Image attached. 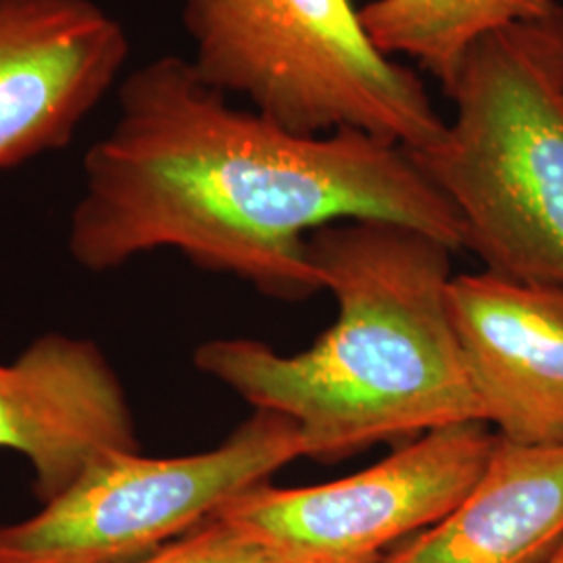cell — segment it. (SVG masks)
I'll return each mask as SVG.
<instances>
[{"label": "cell", "instance_id": "11", "mask_svg": "<svg viewBox=\"0 0 563 563\" xmlns=\"http://www.w3.org/2000/svg\"><path fill=\"white\" fill-rule=\"evenodd\" d=\"M558 0H369L365 32L390 59L416 63L446 90L474 44L522 21L541 20Z\"/></svg>", "mask_w": 563, "mask_h": 563}, {"label": "cell", "instance_id": "8", "mask_svg": "<svg viewBox=\"0 0 563 563\" xmlns=\"http://www.w3.org/2000/svg\"><path fill=\"white\" fill-rule=\"evenodd\" d=\"M136 420L115 367L90 339L46 332L0 363V451L32 467V493L59 497L102 455L139 451Z\"/></svg>", "mask_w": 563, "mask_h": 563}, {"label": "cell", "instance_id": "2", "mask_svg": "<svg viewBox=\"0 0 563 563\" xmlns=\"http://www.w3.org/2000/svg\"><path fill=\"white\" fill-rule=\"evenodd\" d=\"M453 253L402 223L320 228L309 257L339 305L336 322L295 355L216 339L195 351V365L253 409L297 423L305 457L322 462L484 422L449 309Z\"/></svg>", "mask_w": 563, "mask_h": 563}, {"label": "cell", "instance_id": "3", "mask_svg": "<svg viewBox=\"0 0 563 563\" xmlns=\"http://www.w3.org/2000/svg\"><path fill=\"white\" fill-rule=\"evenodd\" d=\"M441 141L411 153L486 272L563 288V4L472 46Z\"/></svg>", "mask_w": 563, "mask_h": 563}, {"label": "cell", "instance_id": "13", "mask_svg": "<svg viewBox=\"0 0 563 563\" xmlns=\"http://www.w3.org/2000/svg\"><path fill=\"white\" fill-rule=\"evenodd\" d=\"M547 563H563V543L558 547V551L551 555V560Z\"/></svg>", "mask_w": 563, "mask_h": 563}, {"label": "cell", "instance_id": "7", "mask_svg": "<svg viewBox=\"0 0 563 563\" xmlns=\"http://www.w3.org/2000/svg\"><path fill=\"white\" fill-rule=\"evenodd\" d=\"M128 53L95 0H0V174L67 146Z\"/></svg>", "mask_w": 563, "mask_h": 563}, {"label": "cell", "instance_id": "9", "mask_svg": "<svg viewBox=\"0 0 563 563\" xmlns=\"http://www.w3.org/2000/svg\"><path fill=\"white\" fill-rule=\"evenodd\" d=\"M449 309L483 420L507 443L563 444V288L460 274Z\"/></svg>", "mask_w": 563, "mask_h": 563}, {"label": "cell", "instance_id": "6", "mask_svg": "<svg viewBox=\"0 0 563 563\" xmlns=\"http://www.w3.org/2000/svg\"><path fill=\"white\" fill-rule=\"evenodd\" d=\"M497 434L451 423L334 483L260 484L216 514L280 563H380L390 544L441 522L478 483Z\"/></svg>", "mask_w": 563, "mask_h": 563}, {"label": "cell", "instance_id": "12", "mask_svg": "<svg viewBox=\"0 0 563 563\" xmlns=\"http://www.w3.org/2000/svg\"><path fill=\"white\" fill-rule=\"evenodd\" d=\"M125 563H280L232 523L213 516L180 539Z\"/></svg>", "mask_w": 563, "mask_h": 563}, {"label": "cell", "instance_id": "5", "mask_svg": "<svg viewBox=\"0 0 563 563\" xmlns=\"http://www.w3.org/2000/svg\"><path fill=\"white\" fill-rule=\"evenodd\" d=\"M305 457L299 426L272 411L220 446L181 457L113 451L32 516L0 523V563H125L213 518L223 505Z\"/></svg>", "mask_w": 563, "mask_h": 563}, {"label": "cell", "instance_id": "4", "mask_svg": "<svg viewBox=\"0 0 563 563\" xmlns=\"http://www.w3.org/2000/svg\"><path fill=\"white\" fill-rule=\"evenodd\" d=\"M353 0H184L202 81L299 134L362 130L411 153L446 120L420 74L386 57Z\"/></svg>", "mask_w": 563, "mask_h": 563}, {"label": "cell", "instance_id": "10", "mask_svg": "<svg viewBox=\"0 0 563 563\" xmlns=\"http://www.w3.org/2000/svg\"><path fill=\"white\" fill-rule=\"evenodd\" d=\"M562 543L563 444L497 437L462 504L380 563H547Z\"/></svg>", "mask_w": 563, "mask_h": 563}, {"label": "cell", "instance_id": "1", "mask_svg": "<svg viewBox=\"0 0 563 563\" xmlns=\"http://www.w3.org/2000/svg\"><path fill=\"white\" fill-rule=\"evenodd\" d=\"M357 220L463 249L457 211L401 144L349 128L292 132L165 55L121 80L118 120L84 157L67 251L104 274L172 249L267 297L302 301L322 290L309 236Z\"/></svg>", "mask_w": 563, "mask_h": 563}]
</instances>
